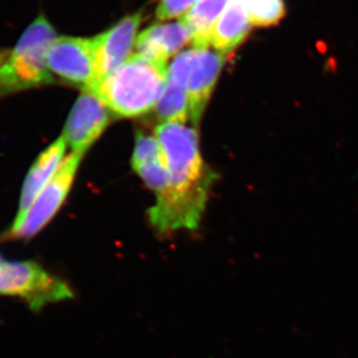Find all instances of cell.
<instances>
[{"label":"cell","mask_w":358,"mask_h":358,"mask_svg":"<svg viewBox=\"0 0 358 358\" xmlns=\"http://www.w3.org/2000/svg\"><path fill=\"white\" fill-rule=\"evenodd\" d=\"M250 27L252 24L243 1L232 0L213 26L210 45L218 54L227 56L246 40Z\"/></svg>","instance_id":"obj_12"},{"label":"cell","mask_w":358,"mask_h":358,"mask_svg":"<svg viewBox=\"0 0 358 358\" xmlns=\"http://www.w3.org/2000/svg\"><path fill=\"white\" fill-rule=\"evenodd\" d=\"M167 76L166 63L135 54L88 91L93 92L116 117L132 119L152 110L164 93Z\"/></svg>","instance_id":"obj_2"},{"label":"cell","mask_w":358,"mask_h":358,"mask_svg":"<svg viewBox=\"0 0 358 358\" xmlns=\"http://www.w3.org/2000/svg\"><path fill=\"white\" fill-rule=\"evenodd\" d=\"M56 38L54 28L41 15L26 29L0 66V93L22 91L54 83L47 54Z\"/></svg>","instance_id":"obj_3"},{"label":"cell","mask_w":358,"mask_h":358,"mask_svg":"<svg viewBox=\"0 0 358 358\" xmlns=\"http://www.w3.org/2000/svg\"><path fill=\"white\" fill-rule=\"evenodd\" d=\"M193 33L182 20L174 24H155L142 31L136 41L137 54L166 63L185 44L192 42Z\"/></svg>","instance_id":"obj_11"},{"label":"cell","mask_w":358,"mask_h":358,"mask_svg":"<svg viewBox=\"0 0 358 358\" xmlns=\"http://www.w3.org/2000/svg\"><path fill=\"white\" fill-rule=\"evenodd\" d=\"M156 137L169 169V181L148 211L150 223L162 234L195 230L217 174L202 159L194 125L162 123L157 127Z\"/></svg>","instance_id":"obj_1"},{"label":"cell","mask_w":358,"mask_h":358,"mask_svg":"<svg viewBox=\"0 0 358 358\" xmlns=\"http://www.w3.org/2000/svg\"><path fill=\"white\" fill-rule=\"evenodd\" d=\"M66 146L68 144L65 142L64 137L62 136L44 152L41 153L38 160L29 169L21 190L20 204H19V209L13 223H19L26 216V213L34 204L35 199H38L44 187L47 186L49 181L57 173L62 166V162L64 159Z\"/></svg>","instance_id":"obj_10"},{"label":"cell","mask_w":358,"mask_h":358,"mask_svg":"<svg viewBox=\"0 0 358 358\" xmlns=\"http://www.w3.org/2000/svg\"><path fill=\"white\" fill-rule=\"evenodd\" d=\"M50 72L88 91L96 83V61L92 38H56L47 54Z\"/></svg>","instance_id":"obj_7"},{"label":"cell","mask_w":358,"mask_h":358,"mask_svg":"<svg viewBox=\"0 0 358 358\" xmlns=\"http://www.w3.org/2000/svg\"><path fill=\"white\" fill-rule=\"evenodd\" d=\"M83 156L84 153L73 152L64 160L26 216L19 223L12 224L3 234V240L31 239L50 223L71 190Z\"/></svg>","instance_id":"obj_6"},{"label":"cell","mask_w":358,"mask_h":358,"mask_svg":"<svg viewBox=\"0 0 358 358\" xmlns=\"http://www.w3.org/2000/svg\"><path fill=\"white\" fill-rule=\"evenodd\" d=\"M142 12L128 15L114 27L92 38L94 45L98 76L95 84L112 75L128 59L138 38L137 31L142 22Z\"/></svg>","instance_id":"obj_9"},{"label":"cell","mask_w":358,"mask_h":358,"mask_svg":"<svg viewBox=\"0 0 358 358\" xmlns=\"http://www.w3.org/2000/svg\"><path fill=\"white\" fill-rule=\"evenodd\" d=\"M164 157L162 144L157 137L144 135L142 132L137 134L136 138L135 151L132 155V169H136L141 166L162 159Z\"/></svg>","instance_id":"obj_16"},{"label":"cell","mask_w":358,"mask_h":358,"mask_svg":"<svg viewBox=\"0 0 358 358\" xmlns=\"http://www.w3.org/2000/svg\"><path fill=\"white\" fill-rule=\"evenodd\" d=\"M136 173L142 178L146 186L153 190L156 195L165 189L169 181V169L166 164L165 158L155 160L135 169Z\"/></svg>","instance_id":"obj_17"},{"label":"cell","mask_w":358,"mask_h":358,"mask_svg":"<svg viewBox=\"0 0 358 358\" xmlns=\"http://www.w3.org/2000/svg\"><path fill=\"white\" fill-rule=\"evenodd\" d=\"M223 65V55L209 48H193L178 55L169 66L167 80L187 90L193 125L199 124Z\"/></svg>","instance_id":"obj_5"},{"label":"cell","mask_w":358,"mask_h":358,"mask_svg":"<svg viewBox=\"0 0 358 358\" xmlns=\"http://www.w3.org/2000/svg\"><path fill=\"white\" fill-rule=\"evenodd\" d=\"M199 0H160L157 7V17L159 20H169L183 17Z\"/></svg>","instance_id":"obj_18"},{"label":"cell","mask_w":358,"mask_h":358,"mask_svg":"<svg viewBox=\"0 0 358 358\" xmlns=\"http://www.w3.org/2000/svg\"><path fill=\"white\" fill-rule=\"evenodd\" d=\"M232 0H199L180 20L190 28L193 48L210 47V34Z\"/></svg>","instance_id":"obj_13"},{"label":"cell","mask_w":358,"mask_h":358,"mask_svg":"<svg viewBox=\"0 0 358 358\" xmlns=\"http://www.w3.org/2000/svg\"><path fill=\"white\" fill-rule=\"evenodd\" d=\"M5 61H6V56H5V55L1 54V52H0V66H1V65H3V63Z\"/></svg>","instance_id":"obj_19"},{"label":"cell","mask_w":358,"mask_h":358,"mask_svg":"<svg viewBox=\"0 0 358 358\" xmlns=\"http://www.w3.org/2000/svg\"><path fill=\"white\" fill-rule=\"evenodd\" d=\"M110 121L109 109L93 93L84 91L76 101L65 124V142L73 152L85 153Z\"/></svg>","instance_id":"obj_8"},{"label":"cell","mask_w":358,"mask_h":358,"mask_svg":"<svg viewBox=\"0 0 358 358\" xmlns=\"http://www.w3.org/2000/svg\"><path fill=\"white\" fill-rule=\"evenodd\" d=\"M157 116L164 123H186L189 119V100L186 88L167 80L157 103Z\"/></svg>","instance_id":"obj_14"},{"label":"cell","mask_w":358,"mask_h":358,"mask_svg":"<svg viewBox=\"0 0 358 358\" xmlns=\"http://www.w3.org/2000/svg\"><path fill=\"white\" fill-rule=\"evenodd\" d=\"M0 296L21 298L33 311L73 297L65 280L48 273L34 261H5L0 257Z\"/></svg>","instance_id":"obj_4"},{"label":"cell","mask_w":358,"mask_h":358,"mask_svg":"<svg viewBox=\"0 0 358 358\" xmlns=\"http://www.w3.org/2000/svg\"><path fill=\"white\" fill-rule=\"evenodd\" d=\"M252 26L269 27L278 24L285 15L284 0H241Z\"/></svg>","instance_id":"obj_15"}]
</instances>
